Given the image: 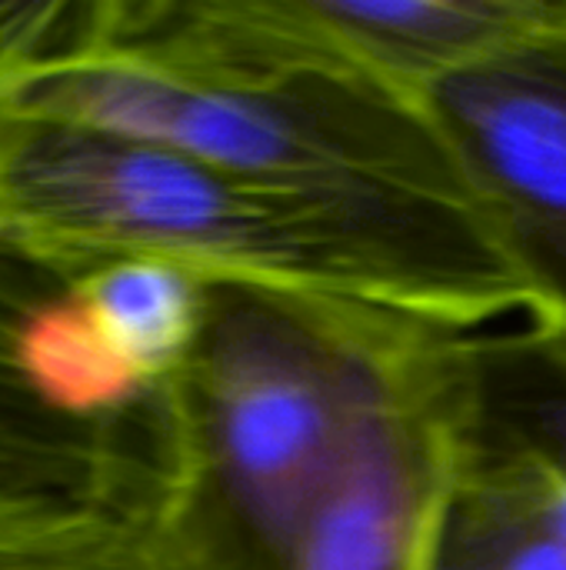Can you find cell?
<instances>
[{"mask_svg":"<svg viewBox=\"0 0 566 570\" xmlns=\"http://www.w3.org/2000/svg\"><path fill=\"white\" fill-rule=\"evenodd\" d=\"M437 570H566V484L470 448Z\"/></svg>","mask_w":566,"mask_h":570,"instance_id":"ba28073f","label":"cell"},{"mask_svg":"<svg viewBox=\"0 0 566 570\" xmlns=\"http://www.w3.org/2000/svg\"><path fill=\"white\" fill-rule=\"evenodd\" d=\"M0 247L63 284L163 261L207 284L354 301L450 331L534 327L537 291L487 210L240 177L117 134L0 114Z\"/></svg>","mask_w":566,"mask_h":570,"instance_id":"6da1fadb","label":"cell"},{"mask_svg":"<svg viewBox=\"0 0 566 570\" xmlns=\"http://www.w3.org/2000/svg\"><path fill=\"white\" fill-rule=\"evenodd\" d=\"M7 361L43 407L77 421H113L153 391L110 351L70 287L17 317Z\"/></svg>","mask_w":566,"mask_h":570,"instance_id":"30bf717a","label":"cell"},{"mask_svg":"<svg viewBox=\"0 0 566 570\" xmlns=\"http://www.w3.org/2000/svg\"><path fill=\"white\" fill-rule=\"evenodd\" d=\"M0 114L324 194L480 207L427 97L347 63L300 0H60Z\"/></svg>","mask_w":566,"mask_h":570,"instance_id":"7a4b0ae2","label":"cell"},{"mask_svg":"<svg viewBox=\"0 0 566 570\" xmlns=\"http://www.w3.org/2000/svg\"><path fill=\"white\" fill-rule=\"evenodd\" d=\"M420 327L354 301L210 287L200 344L163 394L210 498L264 570H284Z\"/></svg>","mask_w":566,"mask_h":570,"instance_id":"3957f363","label":"cell"},{"mask_svg":"<svg viewBox=\"0 0 566 570\" xmlns=\"http://www.w3.org/2000/svg\"><path fill=\"white\" fill-rule=\"evenodd\" d=\"M60 0H0V73L27 57L57 17Z\"/></svg>","mask_w":566,"mask_h":570,"instance_id":"8fae6325","label":"cell"},{"mask_svg":"<svg viewBox=\"0 0 566 570\" xmlns=\"http://www.w3.org/2000/svg\"><path fill=\"white\" fill-rule=\"evenodd\" d=\"M110 351L150 387L183 371L210 314L203 277L163 261H113L67 281Z\"/></svg>","mask_w":566,"mask_h":570,"instance_id":"9c48e42d","label":"cell"},{"mask_svg":"<svg viewBox=\"0 0 566 570\" xmlns=\"http://www.w3.org/2000/svg\"><path fill=\"white\" fill-rule=\"evenodd\" d=\"M0 570H264L210 498L157 384L67 478L0 464Z\"/></svg>","mask_w":566,"mask_h":570,"instance_id":"5b68a950","label":"cell"},{"mask_svg":"<svg viewBox=\"0 0 566 570\" xmlns=\"http://www.w3.org/2000/svg\"><path fill=\"white\" fill-rule=\"evenodd\" d=\"M300 7L347 63L417 97L566 20V0H300Z\"/></svg>","mask_w":566,"mask_h":570,"instance_id":"52a82bcc","label":"cell"},{"mask_svg":"<svg viewBox=\"0 0 566 570\" xmlns=\"http://www.w3.org/2000/svg\"><path fill=\"white\" fill-rule=\"evenodd\" d=\"M427 104L537 291L534 331L566 341V20L440 80Z\"/></svg>","mask_w":566,"mask_h":570,"instance_id":"8992f818","label":"cell"},{"mask_svg":"<svg viewBox=\"0 0 566 570\" xmlns=\"http://www.w3.org/2000/svg\"><path fill=\"white\" fill-rule=\"evenodd\" d=\"M474 337L407 341L284 570H437L474 444Z\"/></svg>","mask_w":566,"mask_h":570,"instance_id":"277c9868","label":"cell"}]
</instances>
